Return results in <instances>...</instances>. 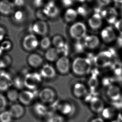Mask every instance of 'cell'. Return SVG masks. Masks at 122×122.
<instances>
[{"label":"cell","instance_id":"7c38bea8","mask_svg":"<svg viewBox=\"0 0 122 122\" xmlns=\"http://www.w3.org/2000/svg\"><path fill=\"white\" fill-rule=\"evenodd\" d=\"M8 111L13 118L14 119H19L22 117L25 112V108L20 103H15L12 105Z\"/></svg>","mask_w":122,"mask_h":122},{"label":"cell","instance_id":"f546056e","mask_svg":"<svg viewBox=\"0 0 122 122\" xmlns=\"http://www.w3.org/2000/svg\"><path fill=\"white\" fill-rule=\"evenodd\" d=\"M11 58L8 55H4L0 58V68H6L11 64Z\"/></svg>","mask_w":122,"mask_h":122},{"label":"cell","instance_id":"f907efd6","mask_svg":"<svg viewBox=\"0 0 122 122\" xmlns=\"http://www.w3.org/2000/svg\"><path fill=\"white\" fill-rule=\"evenodd\" d=\"M43 0H34V4L36 6L38 7L41 6L43 4Z\"/></svg>","mask_w":122,"mask_h":122},{"label":"cell","instance_id":"f1b7e54d","mask_svg":"<svg viewBox=\"0 0 122 122\" xmlns=\"http://www.w3.org/2000/svg\"><path fill=\"white\" fill-rule=\"evenodd\" d=\"M51 41L52 44L55 48L57 49L62 47L66 43L63 37L59 35H56L53 37Z\"/></svg>","mask_w":122,"mask_h":122},{"label":"cell","instance_id":"74e56055","mask_svg":"<svg viewBox=\"0 0 122 122\" xmlns=\"http://www.w3.org/2000/svg\"><path fill=\"white\" fill-rule=\"evenodd\" d=\"M7 105V99L5 96L0 93V112L5 110Z\"/></svg>","mask_w":122,"mask_h":122},{"label":"cell","instance_id":"484cf974","mask_svg":"<svg viewBox=\"0 0 122 122\" xmlns=\"http://www.w3.org/2000/svg\"><path fill=\"white\" fill-rule=\"evenodd\" d=\"M78 14V12L76 10L71 8L68 9L65 13V20L68 23L73 22L76 19Z\"/></svg>","mask_w":122,"mask_h":122},{"label":"cell","instance_id":"7a4b0ae2","mask_svg":"<svg viewBox=\"0 0 122 122\" xmlns=\"http://www.w3.org/2000/svg\"><path fill=\"white\" fill-rule=\"evenodd\" d=\"M114 53L112 50L102 51L94 57V63L96 66L101 68L111 66Z\"/></svg>","mask_w":122,"mask_h":122},{"label":"cell","instance_id":"6da1fadb","mask_svg":"<svg viewBox=\"0 0 122 122\" xmlns=\"http://www.w3.org/2000/svg\"><path fill=\"white\" fill-rule=\"evenodd\" d=\"M71 69L74 74L82 76L88 74L91 69V60L87 58L77 57L73 61Z\"/></svg>","mask_w":122,"mask_h":122},{"label":"cell","instance_id":"816d5d0a","mask_svg":"<svg viewBox=\"0 0 122 122\" xmlns=\"http://www.w3.org/2000/svg\"><path fill=\"white\" fill-rule=\"evenodd\" d=\"M90 122H105L103 119L101 117H95L91 120Z\"/></svg>","mask_w":122,"mask_h":122},{"label":"cell","instance_id":"d590c367","mask_svg":"<svg viewBox=\"0 0 122 122\" xmlns=\"http://www.w3.org/2000/svg\"><path fill=\"white\" fill-rule=\"evenodd\" d=\"M98 84V81L97 77V75L93 74L88 81L89 87L92 90H94L97 87Z\"/></svg>","mask_w":122,"mask_h":122},{"label":"cell","instance_id":"c3c4849f","mask_svg":"<svg viewBox=\"0 0 122 122\" xmlns=\"http://www.w3.org/2000/svg\"><path fill=\"white\" fill-rule=\"evenodd\" d=\"M13 3L15 6H21L24 4V0H14Z\"/></svg>","mask_w":122,"mask_h":122},{"label":"cell","instance_id":"1f68e13d","mask_svg":"<svg viewBox=\"0 0 122 122\" xmlns=\"http://www.w3.org/2000/svg\"><path fill=\"white\" fill-rule=\"evenodd\" d=\"M52 41L48 36L43 37L39 43V45L41 48L46 50L51 48L50 47Z\"/></svg>","mask_w":122,"mask_h":122},{"label":"cell","instance_id":"277c9868","mask_svg":"<svg viewBox=\"0 0 122 122\" xmlns=\"http://www.w3.org/2000/svg\"><path fill=\"white\" fill-rule=\"evenodd\" d=\"M69 33L73 39L77 41L82 40L87 35V27L82 22H76L70 27Z\"/></svg>","mask_w":122,"mask_h":122},{"label":"cell","instance_id":"f35d334b","mask_svg":"<svg viewBox=\"0 0 122 122\" xmlns=\"http://www.w3.org/2000/svg\"><path fill=\"white\" fill-rule=\"evenodd\" d=\"M82 40H78L75 44V48L77 52H82L86 48L83 41H82Z\"/></svg>","mask_w":122,"mask_h":122},{"label":"cell","instance_id":"ab89813d","mask_svg":"<svg viewBox=\"0 0 122 122\" xmlns=\"http://www.w3.org/2000/svg\"><path fill=\"white\" fill-rule=\"evenodd\" d=\"M57 49L59 52L60 55H62V56H67V55L69 53V48L66 43V44L62 47L58 48Z\"/></svg>","mask_w":122,"mask_h":122},{"label":"cell","instance_id":"ffe728a7","mask_svg":"<svg viewBox=\"0 0 122 122\" xmlns=\"http://www.w3.org/2000/svg\"><path fill=\"white\" fill-rule=\"evenodd\" d=\"M73 92L75 96L78 98H81L86 96L87 94V89L86 86L82 83L78 82L74 85Z\"/></svg>","mask_w":122,"mask_h":122},{"label":"cell","instance_id":"bcb514c9","mask_svg":"<svg viewBox=\"0 0 122 122\" xmlns=\"http://www.w3.org/2000/svg\"><path fill=\"white\" fill-rule=\"evenodd\" d=\"M115 26L122 35V19L116 22L115 23Z\"/></svg>","mask_w":122,"mask_h":122},{"label":"cell","instance_id":"9a60e30c","mask_svg":"<svg viewBox=\"0 0 122 122\" xmlns=\"http://www.w3.org/2000/svg\"><path fill=\"white\" fill-rule=\"evenodd\" d=\"M82 40L85 47L90 49L97 48L100 43L99 38L95 35H86Z\"/></svg>","mask_w":122,"mask_h":122},{"label":"cell","instance_id":"60d3db41","mask_svg":"<svg viewBox=\"0 0 122 122\" xmlns=\"http://www.w3.org/2000/svg\"><path fill=\"white\" fill-rule=\"evenodd\" d=\"M77 11L78 12V13H79V14L82 15L83 16H86L88 14L90 10L87 7L82 6H80L78 8Z\"/></svg>","mask_w":122,"mask_h":122},{"label":"cell","instance_id":"4316f807","mask_svg":"<svg viewBox=\"0 0 122 122\" xmlns=\"http://www.w3.org/2000/svg\"><path fill=\"white\" fill-rule=\"evenodd\" d=\"M19 94V92L16 89H9L7 92V99L11 102H15L17 100H18Z\"/></svg>","mask_w":122,"mask_h":122},{"label":"cell","instance_id":"8fae6325","mask_svg":"<svg viewBox=\"0 0 122 122\" xmlns=\"http://www.w3.org/2000/svg\"><path fill=\"white\" fill-rule=\"evenodd\" d=\"M13 83L10 75L5 72L0 73V91H8Z\"/></svg>","mask_w":122,"mask_h":122},{"label":"cell","instance_id":"52a82bcc","mask_svg":"<svg viewBox=\"0 0 122 122\" xmlns=\"http://www.w3.org/2000/svg\"><path fill=\"white\" fill-rule=\"evenodd\" d=\"M71 64L67 56H61L56 61V66L57 71L62 74H66L71 68Z\"/></svg>","mask_w":122,"mask_h":122},{"label":"cell","instance_id":"8992f818","mask_svg":"<svg viewBox=\"0 0 122 122\" xmlns=\"http://www.w3.org/2000/svg\"><path fill=\"white\" fill-rule=\"evenodd\" d=\"M39 45V42L35 34L26 35L22 41V46L27 51H30L36 49Z\"/></svg>","mask_w":122,"mask_h":122},{"label":"cell","instance_id":"e0dca14e","mask_svg":"<svg viewBox=\"0 0 122 122\" xmlns=\"http://www.w3.org/2000/svg\"><path fill=\"white\" fill-rule=\"evenodd\" d=\"M101 15L109 23L113 24L116 22L117 13L114 8H108L102 10Z\"/></svg>","mask_w":122,"mask_h":122},{"label":"cell","instance_id":"b9f144b4","mask_svg":"<svg viewBox=\"0 0 122 122\" xmlns=\"http://www.w3.org/2000/svg\"><path fill=\"white\" fill-rule=\"evenodd\" d=\"M14 83L16 87L18 89H21L23 86H24V80H22L20 78H18L14 81V82H13V83Z\"/></svg>","mask_w":122,"mask_h":122},{"label":"cell","instance_id":"8d00e7d4","mask_svg":"<svg viewBox=\"0 0 122 122\" xmlns=\"http://www.w3.org/2000/svg\"><path fill=\"white\" fill-rule=\"evenodd\" d=\"M0 47L3 51H8L11 49L12 47V43L9 40H3L2 41Z\"/></svg>","mask_w":122,"mask_h":122},{"label":"cell","instance_id":"44dd1931","mask_svg":"<svg viewBox=\"0 0 122 122\" xmlns=\"http://www.w3.org/2000/svg\"><path fill=\"white\" fill-rule=\"evenodd\" d=\"M101 36L106 42H111L116 38L115 33L111 27H107L102 30Z\"/></svg>","mask_w":122,"mask_h":122},{"label":"cell","instance_id":"ac0fdd59","mask_svg":"<svg viewBox=\"0 0 122 122\" xmlns=\"http://www.w3.org/2000/svg\"><path fill=\"white\" fill-rule=\"evenodd\" d=\"M43 11L48 18H54L57 16L59 10L54 2L51 1L47 4L43 9Z\"/></svg>","mask_w":122,"mask_h":122},{"label":"cell","instance_id":"ba28073f","mask_svg":"<svg viewBox=\"0 0 122 122\" xmlns=\"http://www.w3.org/2000/svg\"><path fill=\"white\" fill-rule=\"evenodd\" d=\"M32 30L34 34L45 36L48 31V24L44 20H38L32 25Z\"/></svg>","mask_w":122,"mask_h":122},{"label":"cell","instance_id":"30bf717a","mask_svg":"<svg viewBox=\"0 0 122 122\" xmlns=\"http://www.w3.org/2000/svg\"><path fill=\"white\" fill-rule=\"evenodd\" d=\"M57 110L62 116H71L74 113L75 107L71 102H66L58 104Z\"/></svg>","mask_w":122,"mask_h":122},{"label":"cell","instance_id":"cb8c5ba5","mask_svg":"<svg viewBox=\"0 0 122 122\" xmlns=\"http://www.w3.org/2000/svg\"><path fill=\"white\" fill-rule=\"evenodd\" d=\"M60 54L56 48H49L47 50L45 53V58L47 61L53 62L56 61L59 58Z\"/></svg>","mask_w":122,"mask_h":122},{"label":"cell","instance_id":"f6af8a7d","mask_svg":"<svg viewBox=\"0 0 122 122\" xmlns=\"http://www.w3.org/2000/svg\"><path fill=\"white\" fill-rule=\"evenodd\" d=\"M6 34V30L4 27L0 26V41H2L4 40Z\"/></svg>","mask_w":122,"mask_h":122},{"label":"cell","instance_id":"db71d44e","mask_svg":"<svg viewBox=\"0 0 122 122\" xmlns=\"http://www.w3.org/2000/svg\"><path fill=\"white\" fill-rule=\"evenodd\" d=\"M116 3H122V0H114Z\"/></svg>","mask_w":122,"mask_h":122},{"label":"cell","instance_id":"9f6ffc18","mask_svg":"<svg viewBox=\"0 0 122 122\" xmlns=\"http://www.w3.org/2000/svg\"><path fill=\"white\" fill-rule=\"evenodd\" d=\"M3 52V50H2L1 48H0V56H1Z\"/></svg>","mask_w":122,"mask_h":122},{"label":"cell","instance_id":"9c48e42d","mask_svg":"<svg viewBox=\"0 0 122 122\" xmlns=\"http://www.w3.org/2000/svg\"><path fill=\"white\" fill-rule=\"evenodd\" d=\"M35 95L30 90H24L19 92L18 101L23 106H29L33 102Z\"/></svg>","mask_w":122,"mask_h":122},{"label":"cell","instance_id":"6f0895ef","mask_svg":"<svg viewBox=\"0 0 122 122\" xmlns=\"http://www.w3.org/2000/svg\"><path fill=\"white\" fill-rule=\"evenodd\" d=\"M78 1H79L80 2H84L86 0H78Z\"/></svg>","mask_w":122,"mask_h":122},{"label":"cell","instance_id":"680465c9","mask_svg":"<svg viewBox=\"0 0 122 122\" xmlns=\"http://www.w3.org/2000/svg\"></svg>","mask_w":122,"mask_h":122},{"label":"cell","instance_id":"d4e9b609","mask_svg":"<svg viewBox=\"0 0 122 122\" xmlns=\"http://www.w3.org/2000/svg\"><path fill=\"white\" fill-rule=\"evenodd\" d=\"M33 107L34 112L37 115L41 117L46 116L49 113L48 107H47L46 104L42 102L37 103L35 104Z\"/></svg>","mask_w":122,"mask_h":122},{"label":"cell","instance_id":"5bb4252c","mask_svg":"<svg viewBox=\"0 0 122 122\" xmlns=\"http://www.w3.org/2000/svg\"><path fill=\"white\" fill-rule=\"evenodd\" d=\"M15 5L13 3L9 0H1L0 1V13L8 15L13 13Z\"/></svg>","mask_w":122,"mask_h":122},{"label":"cell","instance_id":"4fadbf2b","mask_svg":"<svg viewBox=\"0 0 122 122\" xmlns=\"http://www.w3.org/2000/svg\"><path fill=\"white\" fill-rule=\"evenodd\" d=\"M90 107L91 111L96 113H101L105 108L103 101L97 97H94L91 100Z\"/></svg>","mask_w":122,"mask_h":122},{"label":"cell","instance_id":"7dc6e473","mask_svg":"<svg viewBox=\"0 0 122 122\" xmlns=\"http://www.w3.org/2000/svg\"><path fill=\"white\" fill-rule=\"evenodd\" d=\"M111 0H97V2L101 6H105L109 4L111 2Z\"/></svg>","mask_w":122,"mask_h":122},{"label":"cell","instance_id":"83f0119b","mask_svg":"<svg viewBox=\"0 0 122 122\" xmlns=\"http://www.w3.org/2000/svg\"><path fill=\"white\" fill-rule=\"evenodd\" d=\"M101 113L103 118L111 119L116 115V111L113 107H105Z\"/></svg>","mask_w":122,"mask_h":122},{"label":"cell","instance_id":"91938a15","mask_svg":"<svg viewBox=\"0 0 122 122\" xmlns=\"http://www.w3.org/2000/svg\"></svg>","mask_w":122,"mask_h":122},{"label":"cell","instance_id":"e575fe53","mask_svg":"<svg viewBox=\"0 0 122 122\" xmlns=\"http://www.w3.org/2000/svg\"><path fill=\"white\" fill-rule=\"evenodd\" d=\"M46 122H65L63 116L61 114H53L48 117Z\"/></svg>","mask_w":122,"mask_h":122},{"label":"cell","instance_id":"ee69618b","mask_svg":"<svg viewBox=\"0 0 122 122\" xmlns=\"http://www.w3.org/2000/svg\"><path fill=\"white\" fill-rule=\"evenodd\" d=\"M37 17L39 19V20L44 21H45V20H46L48 18V17L46 16V15L44 13L43 10L38 12V13H37Z\"/></svg>","mask_w":122,"mask_h":122},{"label":"cell","instance_id":"4dcf8cb0","mask_svg":"<svg viewBox=\"0 0 122 122\" xmlns=\"http://www.w3.org/2000/svg\"><path fill=\"white\" fill-rule=\"evenodd\" d=\"M13 20L18 23H22L24 20L25 19V15L23 11L20 10H17L13 13Z\"/></svg>","mask_w":122,"mask_h":122},{"label":"cell","instance_id":"603a6c76","mask_svg":"<svg viewBox=\"0 0 122 122\" xmlns=\"http://www.w3.org/2000/svg\"><path fill=\"white\" fill-rule=\"evenodd\" d=\"M107 94L112 101H117L122 97L119 87L113 85L109 86L107 89Z\"/></svg>","mask_w":122,"mask_h":122},{"label":"cell","instance_id":"f5cc1de1","mask_svg":"<svg viewBox=\"0 0 122 122\" xmlns=\"http://www.w3.org/2000/svg\"><path fill=\"white\" fill-rule=\"evenodd\" d=\"M118 43L122 47V37H120L118 39Z\"/></svg>","mask_w":122,"mask_h":122},{"label":"cell","instance_id":"11a10c76","mask_svg":"<svg viewBox=\"0 0 122 122\" xmlns=\"http://www.w3.org/2000/svg\"><path fill=\"white\" fill-rule=\"evenodd\" d=\"M110 122H121V121L120 120H119L116 119V120H113V121H111Z\"/></svg>","mask_w":122,"mask_h":122},{"label":"cell","instance_id":"d6986e66","mask_svg":"<svg viewBox=\"0 0 122 122\" xmlns=\"http://www.w3.org/2000/svg\"><path fill=\"white\" fill-rule=\"evenodd\" d=\"M27 61L28 64L32 67L38 68L43 64V60L40 55L34 53L29 56Z\"/></svg>","mask_w":122,"mask_h":122},{"label":"cell","instance_id":"7bdbcfd3","mask_svg":"<svg viewBox=\"0 0 122 122\" xmlns=\"http://www.w3.org/2000/svg\"><path fill=\"white\" fill-rule=\"evenodd\" d=\"M112 105L115 108L117 109L122 108V97L117 101H113Z\"/></svg>","mask_w":122,"mask_h":122},{"label":"cell","instance_id":"681fc988","mask_svg":"<svg viewBox=\"0 0 122 122\" xmlns=\"http://www.w3.org/2000/svg\"><path fill=\"white\" fill-rule=\"evenodd\" d=\"M63 3L65 6H70L73 3V0H63Z\"/></svg>","mask_w":122,"mask_h":122},{"label":"cell","instance_id":"5b68a950","mask_svg":"<svg viewBox=\"0 0 122 122\" xmlns=\"http://www.w3.org/2000/svg\"><path fill=\"white\" fill-rule=\"evenodd\" d=\"M38 97L41 102L43 103L51 104L55 100L56 94L55 91L51 88L45 87L39 92Z\"/></svg>","mask_w":122,"mask_h":122},{"label":"cell","instance_id":"7402d4cb","mask_svg":"<svg viewBox=\"0 0 122 122\" xmlns=\"http://www.w3.org/2000/svg\"><path fill=\"white\" fill-rule=\"evenodd\" d=\"M102 23L101 17L98 13L92 15L88 21L89 26L93 30L98 29L102 25Z\"/></svg>","mask_w":122,"mask_h":122},{"label":"cell","instance_id":"d6a6232c","mask_svg":"<svg viewBox=\"0 0 122 122\" xmlns=\"http://www.w3.org/2000/svg\"><path fill=\"white\" fill-rule=\"evenodd\" d=\"M13 117L8 111H4L0 113V122H11Z\"/></svg>","mask_w":122,"mask_h":122},{"label":"cell","instance_id":"3957f363","mask_svg":"<svg viewBox=\"0 0 122 122\" xmlns=\"http://www.w3.org/2000/svg\"><path fill=\"white\" fill-rule=\"evenodd\" d=\"M23 80L24 86L29 90L34 91L41 84L42 77L39 73H28L25 76Z\"/></svg>","mask_w":122,"mask_h":122},{"label":"cell","instance_id":"2e32d148","mask_svg":"<svg viewBox=\"0 0 122 122\" xmlns=\"http://www.w3.org/2000/svg\"><path fill=\"white\" fill-rule=\"evenodd\" d=\"M42 78L52 79L56 76V71L53 66L48 64H45L41 68L39 73Z\"/></svg>","mask_w":122,"mask_h":122},{"label":"cell","instance_id":"836d02e7","mask_svg":"<svg viewBox=\"0 0 122 122\" xmlns=\"http://www.w3.org/2000/svg\"><path fill=\"white\" fill-rule=\"evenodd\" d=\"M112 68L115 74L119 78L122 77V64L118 62H116L112 64Z\"/></svg>","mask_w":122,"mask_h":122}]
</instances>
